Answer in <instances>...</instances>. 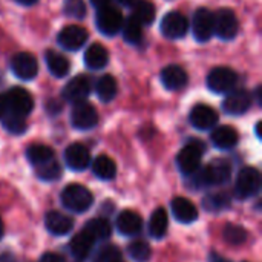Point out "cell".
I'll list each match as a JSON object with an SVG mask.
<instances>
[{
	"label": "cell",
	"instance_id": "obj_1",
	"mask_svg": "<svg viewBox=\"0 0 262 262\" xmlns=\"http://www.w3.org/2000/svg\"><path fill=\"white\" fill-rule=\"evenodd\" d=\"M232 167L226 160H213L204 169H198L193 175V186L200 187H210V186H221L226 184L230 178Z\"/></svg>",
	"mask_w": 262,
	"mask_h": 262
},
{
	"label": "cell",
	"instance_id": "obj_2",
	"mask_svg": "<svg viewBox=\"0 0 262 262\" xmlns=\"http://www.w3.org/2000/svg\"><path fill=\"white\" fill-rule=\"evenodd\" d=\"M61 204L74 213H83L94 204V195L81 184H69L61 192Z\"/></svg>",
	"mask_w": 262,
	"mask_h": 262
},
{
	"label": "cell",
	"instance_id": "obj_3",
	"mask_svg": "<svg viewBox=\"0 0 262 262\" xmlns=\"http://www.w3.org/2000/svg\"><path fill=\"white\" fill-rule=\"evenodd\" d=\"M203 154H204L203 143L193 140L189 144H186L177 155V164H178V169L181 170V173L186 177L193 175L201 166Z\"/></svg>",
	"mask_w": 262,
	"mask_h": 262
},
{
	"label": "cell",
	"instance_id": "obj_4",
	"mask_svg": "<svg viewBox=\"0 0 262 262\" xmlns=\"http://www.w3.org/2000/svg\"><path fill=\"white\" fill-rule=\"evenodd\" d=\"M261 189V173L255 167H244L239 170L236 183H235V192L236 196L241 200H249L255 195H258Z\"/></svg>",
	"mask_w": 262,
	"mask_h": 262
},
{
	"label": "cell",
	"instance_id": "obj_5",
	"mask_svg": "<svg viewBox=\"0 0 262 262\" xmlns=\"http://www.w3.org/2000/svg\"><path fill=\"white\" fill-rule=\"evenodd\" d=\"M95 21H97V28L101 34L112 37L121 31L124 18H123V14L118 8L107 5V6L98 8Z\"/></svg>",
	"mask_w": 262,
	"mask_h": 262
},
{
	"label": "cell",
	"instance_id": "obj_6",
	"mask_svg": "<svg viewBox=\"0 0 262 262\" xmlns=\"http://www.w3.org/2000/svg\"><path fill=\"white\" fill-rule=\"evenodd\" d=\"M239 31V21L235 12L229 8H223L213 14V34L221 40H233Z\"/></svg>",
	"mask_w": 262,
	"mask_h": 262
},
{
	"label": "cell",
	"instance_id": "obj_7",
	"mask_svg": "<svg viewBox=\"0 0 262 262\" xmlns=\"http://www.w3.org/2000/svg\"><path fill=\"white\" fill-rule=\"evenodd\" d=\"M3 97L6 101L8 112H11V114H15L18 117H26L34 109V98L23 88H18V86L11 88Z\"/></svg>",
	"mask_w": 262,
	"mask_h": 262
},
{
	"label": "cell",
	"instance_id": "obj_8",
	"mask_svg": "<svg viewBox=\"0 0 262 262\" xmlns=\"http://www.w3.org/2000/svg\"><path fill=\"white\" fill-rule=\"evenodd\" d=\"M236 81H238V74L226 66H218L212 69L210 74L207 75V86L210 88V91L216 94L230 92L235 88Z\"/></svg>",
	"mask_w": 262,
	"mask_h": 262
},
{
	"label": "cell",
	"instance_id": "obj_9",
	"mask_svg": "<svg viewBox=\"0 0 262 262\" xmlns=\"http://www.w3.org/2000/svg\"><path fill=\"white\" fill-rule=\"evenodd\" d=\"M189 31V20L184 14L178 11L167 12L161 20V32L170 40L183 38Z\"/></svg>",
	"mask_w": 262,
	"mask_h": 262
},
{
	"label": "cell",
	"instance_id": "obj_10",
	"mask_svg": "<svg viewBox=\"0 0 262 262\" xmlns=\"http://www.w3.org/2000/svg\"><path fill=\"white\" fill-rule=\"evenodd\" d=\"M71 121H72V126L75 129L89 130V129H94L97 126L98 112L92 104H89L86 101L75 103V106L72 109V114H71Z\"/></svg>",
	"mask_w": 262,
	"mask_h": 262
},
{
	"label": "cell",
	"instance_id": "obj_11",
	"mask_svg": "<svg viewBox=\"0 0 262 262\" xmlns=\"http://www.w3.org/2000/svg\"><path fill=\"white\" fill-rule=\"evenodd\" d=\"M88 31L80 25H68L58 32V45L68 51H77L88 41Z\"/></svg>",
	"mask_w": 262,
	"mask_h": 262
},
{
	"label": "cell",
	"instance_id": "obj_12",
	"mask_svg": "<svg viewBox=\"0 0 262 262\" xmlns=\"http://www.w3.org/2000/svg\"><path fill=\"white\" fill-rule=\"evenodd\" d=\"M11 69L20 80H32L38 72V63L32 54L17 52L11 60Z\"/></svg>",
	"mask_w": 262,
	"mask_h": 262
},
{
	"label": "cell",
	"instance_id": "obj_13",
	"mask_svg": "<svg viewBox=\"0 0 262 262\" xmlns=\"http://www.w3.org/2000/svg\"><path fill=\"white\" fill-rule=\"evenodd\" d=\"M189 120H190V124L195 129L209 130V129H213L216 126L220 117H218V112L212 106L201 103V104H196V106L192 107Z\"/></svg>",
	"mask_w": 262,
	"mask_h": 262
},
{
	"label": "cell",
	"instance_id": "obj_14",
	"mask_svg": "<svg viewBox=\"0 0 262 262\" xmlns=\"http://www.w3.org/2000/svg\"><path fill=\"white\" fill-rule=\"evenodd\" d=\"M192 31L198 41H209L213 37V12L207 8H200L193 15Z\"/></svg>",
	"mask_w": 262,
	"mask_h": 262
},
{
	"label": "cell",
	"instance_id": "obj_15",
	"mask_svg": "<svg viewBox=\"0 0 262 262\" xmlns=\"http://www.w3.org/2000/svg\"><path fill=\"white\" fill-rule=\"evenodd\" d=\"M252 101H253V98L247 91L238 89V91H233V92L227 94V97L223 101V109L229 115H235V117L243 115L250 109Z\"/></svg>",
	"mask_w": 262,
	"mask_h": 262
},
{
	"label": "cell",
	"instance_id": "obj_16",
	"mask_svg": "<svg viewBox=\"0 0 262 262\" xmlns=\"http://www.w3.org/2000/svg\"><path fill=\"white\" fill-rule=\"evenodd\" d=\"M64 163L71 170H84L91 164V154L86 146L80 143H72L64 150Z\"/></svg>",
	"mask_w": 262,
	"mask_h": 262
},
{
	"label": "cell",
	"instance_id": "obj_17",
	"mask_svg": "<svg viewBox=\"0 0 262 262\" xmlns=\"http://www.w3.org/2000/svg\"><path fill=\"white\" fill-rule=\"evenodd\" d=\"M91 92V81L83 77V75H78V77H74L72 80H69L66 83V86L63 88V98L69 103H81L86 100V97L89 95Z\"/></svg>",
	"mask_w": 262,
	"mask_h": 262
},
{
	"label": "cell",
	"instance_id": "obj_18",
	"mask_svg": "<svg viewBox=\"0 0 262 262\" xmlns=\"http://www.w3.org/2000/svg\"><path fill=\"white\" fill-rule=\"evenodd\" d=\"M115 227L124 236H137L143 230V220L134 210H123L117 216Z\"/></svg>",
	"mask_w": 262,
	"mask_h": 262
},
{
	"label": "cell",
	"instance_id": "obj_19",
	"mask_svg": "<svg viewBox=\"0 0 262 262\" xmlns=\"http://www.w3.org/2000/svg\"><path fill=\"white\" fill-rule=\"evenodd\" d=\"M172 213L175 220L181 224H192L198 220V209L196 206L183 196H178L172 201Z\"/></svg>",
	"mask_w": 262,
	"mask_h": 262
},
{
	"label": "cell",
	"instance_id": "obj_20",
	"mask_svg": "<svg viewBox=\"0 0 262 262\" xmlns=\"http://www.w3.org/2000/svg\"><path fill=\"white\" fill-rule=\"evenodd\" d=\"M187 72L178 64H169L161 71V83L169 91L183 89L187 84Z\"/></svg>",
	"mask_w": 262,
	"mask_h": 262
},
{
	"label": "cell",
	"instance_id": "obj_21",
	"mask_svg": "<svg viewBox=\"0 0 262 262\" xmlns=\"http://www.w3.org/2000/svg\"><path fill=\"white\" fill-rule=\"evenodd\" d=\"M45 226L49 233L55 236H64L72 230L74 220L60 212H48L45 216Z\"/></svg>",
	"mask_w": 262,
	"mask_h": 262
},
{
	"label": "cell",
	"instance_id": "obj_22",
	"mask_svg": "<svg viewBox=\"0 0 262 262\" xmlns=\"http://www.w3.org/2000/svg\"><path fill=\"white\" fill-rule=\"evenodd\" d=\"M94 244H95V239L88 232L83 230L71 239L69 250L75 259L83 261V259H88L91 253L94 252Z\"/></svg>",
	"mask_w": 262,
	"mask_h": 262
},
{
	"label": "cell",
	"instance_id": "obj_23",
	"mask_svg": "<svg viewBox=\"0 0 262 262\" xmlns=\"http://www.w3.org/2000/svg\"><path fill=\"white\" fill-rule=\"evenodd\" d=\"M210 140L215 147L221 150H229L238 143V132L232 126H218L212 130Z\"/></svg>",
	"mask_w": 262,
	"mask_h": 262
},
{
	"label": "cell",
	"instance_id": "obj_24",
	"mask_svg": "<svg viewBox=\"0 0 262 262\" xmlns=\"http://www.w3.org/2000/svg\"><path fill=\"white\" fill-rule=\"evenodd\" d=\"M107 61H109V52L100 43H92L84 52V64L92 71L103 69L107 64Z\"/></svg>",
	"mask_w": 262,
	"mask_h": 262
},
{
	"label": "cell",
	"instance_id": "obj_25",
	"mask_svg": "<svg viewBox=\"0 0 262 262\" xmlns=\"http://www.w3.org/2000/svg\"><path fill=\"white\" fill-rule=\"evenodd\" d=\"M45 61H46V66H48L49 72H51L54 77H57V78L66 77V75L69 74V71H71V63H69V60H68L64 55L55 52L54 49L46 51V54H45Z\"/></svg>",
	"mask_w": 262,
	"mask_h": 262
},
{
	"label": "cell",
	"instance_id": "obj_26",
	"mask_svg": "<svg viewBox=\"0 0 262 262\" xmlns=\"http://www.w3.org/2000/svg\"><path fill=\"white\" fill-rule=\"evenodd\" d=\"M167 227H169L167 212L163 207H158L149 220V235L154 239H161L166 236Z\"/></svg>",
	"mask_w": 262,
	"mask_h": 262
},
{
	"label": "cell",
	"instance_id": "obj_27",
	"mask_svg": "<svg viewBox=\"0 0 262 262\" xmlns=\"http://www.w3.org/2000/svg\"><path fill=\"white\" fill-rule=\"evenodd\" d=\"M91 167H92L94 175L98 177L100 180H104V181H109L117 175V166H115L114 160L109 158L107 155H98L92 161Z\"/></svg>",
	"mask_w": 262,
	"mask_h": 262
},
{
	"label": "cell",
	"instance_id": "obj_28",
	"mask_svg": "<svg viewBox=\"0 0 262 262\" xmlns=\"http://www.w3.org/2000/svg\"><path fill=\"white\" fill-rule=\"evenodd\" d=\"M132 11H134V18L138 20L143 26L154 23L155 15H157V9L155 5L149 0H135L132 5Z\"/></svg>",
	"mask_w": 262,
	"mask_h": 262
},
{
	"label": "cell",
	"instance_id": "obj_29",
	"mask_svg": "<svg viewBox=\"0 0 262 262\" xmlns=\"http://www.w3.org/2000/svg\"><path fill=\"white\" fill-rule=\"evenodd\" d=\"M84 232H88L95 241H104V239L111 238L112 227H111L107 220H104V218H94V220L86 223Z\"/></svg>",
	"mask_w": 262,
	"mask_h": 262
},
{
	"label": "cell",
	"instance_id": "obj_30",
	"mask_svg": "<svg viewBox=\"0 0 262 262\" xmlns=\"http://www.w3.org/2000/svg\"><path fill=\"white\" fill-rule=\"evenodd\" d=\"M95 91H97V95H98V98H100L101 101L109 103V101L114 100L115 95H117V91H118V88H117V80H115L112 75L106 74V75H103V77L98 78V81H97V84H95Z\"/></svg>",
	"mask_w": 262,
	"mask_h": 262
},
{
	"label": "cell",
	"instance_id": "obj_31",
	"mask_svg": "<svg viewBox=\"0 0 262 262\" xmlns=\"http://www.w3.org/2000/svg\"><path fill=\"white\" fill-rule=\"evenodd\" d=\"M26 158L32 166H40L54 160V150L45 144H32L26 149Z\"/></svg>",
	"mask_w": 262,
	"mask_h": 262
},
{
	"label": "cell",
	"instance_id": "obj_32",
	"mask_svg": "<svg viewBox=\"0 0 262 262\" xmlns=\"http://www.w3.org/2000/svg\"><path fill=\"white\" fill-rule=\"evenodd\" d=\"M123 37L130 45H140L143 40V25L135 20L134 17H129L126 21H123Z\"/></svg>",
	"mask_w": 262,
	"mask_h": 262
},
{
	"label": "cell",
	"instance_id": "obj_33",
	"mask_svg": "<svg viewBox=\"0 0 262 262\" xmlns=\"http://www.w3.org/2000/svg\"><path fill=\"white\" fill-rule=\"evenodd\" d=\"M127 253L135 262H147L152 256L150 246L146 241H141V239L132 241L129 244V247H127Z\"/></svg>",
	"mask_w": 262,
	"mask_h": 262
},
{
	"label": "cell",
	"instance_id": "obj_34",
	"mask_svg": "<svg viewBox=\"0 0 262 262\" xmlns=\"http://www.w3.org/2000/svg\"><path fill=\"white\" fill-rule=\"evenodd\" d=\"M35 173L43 181H55L61 177V167L55 160H51L48 163L35 166Z\"/></svg>",
	"mask_w": 262,
	"mask_h": 262
},
{
	"label": "cell",
	"instance_id": "obj_35",
	"mask_svg": "<svg viewBox=\"0 0 262 262\" xmlns=\"http://www.w3.org/2000/svg\"><path fill=\"white\" fill-rule=\"evenodd\" d=\"M203 206L207 212H221L229 209L230 198L226 193H210L203 200Z\"/></svg>",
	"mask_w": 262,
	"mask_h": 262
},
{
	"label": "cell",
	"instance_id": "obj_36",
	"mask_svg": "<svg viewBox=\"0 0 262 262\" xmlns=\"http://www.w3.org/2000/svg\"><path fill=\"white\" fill-rule=\"evenodd\" d=\"M2 120H3V127H5L8 132H11V134H14V135H21V134L26 132L28 124H26V121H25V117H18V115H15V114L8 112Z\"/></svg>",
	"mask_w": 262,
	"mask_h": 262
},
{
	"label": "cell",
	"instance_id": "obj_37",
	"mask_svg": "<svg viewBox=\"0 0 262 262\" xmlns=\"http://www.w3.org/2000/svg\"><path fill=\"white\" fill-rule=\"evenodd\" d=\"M223 236L227 243L233 244V246H238V244H243L246 243L247 239V230L241 226H235V224H227L223 230Z\"/></svg>",
	"mask_w": 262,
	"mask_h": 262
},
{
	"label": "cell",
	"instance_id": "obj_38",
	"mask_svg": "<svg viewBox=\"0 0 262 262\" xmlns=\"http://www.w3.org/2000/svg\"><path fill=\"white\" fill-rule=\"evenodd\" d=\"M120 259H121L120 249L114 244H106L95 253L92 262H118Z\"/></svg>",
	"mask_w": 262,
	"mask_h": 262
},
{
	"label": "cell",
	"instance_id": "obj_39",
	"mask_svg": "<svg viewBox=\"0 0 262 262\" xmlns=\"http://www.w3.org/2000/svg\"><path fill=\"white\" fill-rule=\"evenodd\" d=\"M63 11L68 17L83 18L86 15V3L84 0H64Z\"/></svg>",
	"mask_w": 262,
	"mask_h": 262
},
{
	"label": "cell",
	"instance_id": "obj_40",
	"mask_svg": "<svg viewBox=\"0 0 262 262\" xmlns=\"http://www.w3.org/2000/svg\"><path fill=\"white\" fill-rule=\"evenodd\" d=\"M40 262H66V259L61 256V255H57V253H45Z\"/></svg>",
	"mask_w": 262,
	"mask_h": 262
},
{
	"label": "cell",
	"instance_id": "obj_41",
	"mask_svg": "<svg viewBox=\"0 0 262 262\" xmlns=\"http://www.w3.org/2000/svg\"><path fill=\"white\" fill-rule=\"evenodd\" d=\"M209 262H230V261H229V259H226L224 256L218 255L216 252H212V253L209 255Z\"/></svg>",
	"mask_w": 262,
	"mask_h": 262
},
{
	"label": "cell",
	"instance_id": "obj_42",
	"mask_svg": "<svg viewBox=\"0 0 262 262\" xmlns=\"http://www.w3.org/2000/svg\"><path fill=\"white\" fill-rule=\"evenodd\" d=\"M8 114V107H6V101H5V97L0 95V120Z\"/></svg>",
	"mask_w": 262,
	"mask_h": 262
},
{
	"label": "cell",
	"instance_id": "obj_43",
	"mask_svg": "<svg viewBox=\"0 0 262 262\" xmlns=\"http://www.w3.org/2000/svg\"><path fill=\"white\" fill-rule=\"evenodd\" d=\"M91 3L98 9V8H103V6L111 5V0H91Z\"/></svg>",
	"mask_w": 262,
	"mask_h": 262
},
{
	"label": "cell",
	"instance_id": "obj_44",
	"mask_svg": "<svg viewBox=\"0 0 262 262\" xmlns=\"http://www.w3.org/2000/svg\"><path fill=\"white\" fill-rule=\"evenodd\" d=\"M0 262H15V258L11 253H3L0 255Z\"/></svg>",
	"mask_w": 262,
	"mask_h": 262
},
{
	"label": "cell",
	"instance_id": "obj_45",
	"mask_svg": "<svg viewBox=\"0 0 262 262\" xmlns=\"http://www.w3.org/2000/svg\"><path fill=\"white\" fill-rule=\"evenodd\" d=\"M115 2L120 3V5H123V6H132L135 0H115Z\"/></svg>",
	"mask_w": 262,
	"mask_h": 262
},
{
	"label": "cell",
	"instance_id": "obj_46",
	"mask_svg": "<svg viewBox=\"0 0 262 262\" xmlns=\"http://www.w3.org/2000/svg\"><path fill=\"white\" fill-rule=\"evenodd\" d=\"M17 3H20V5H25V6H29V5H34L37 0H15Z\"/></svg>",
	"mask_w": 262,
	"mask_h": 262
},
{
	"label": "cell",
	"instance_id": "obj_47",
	"mask_svg": "<svg viewBox=\"0 0 262 262\" xmlns=\"http://www.w3.org/2000/svg\"><path fill=\"white\" fill-rule=\"evenodd\" d=\"M3 233H5V227H3V223H2V220H0V239H2V236H3Z\"/></svg>",
	"mask_w": 262,
	"mask_h": 262
},
{
	"label": "cell",
	"instance_id": "obj_48",
	"mask_svg": "<svg viewBox=\"0 0 262 262\" xmlns=\"http://www.w3.org/2000/svg\"><path fill=\"white\" fill-rule=\"evenodd\" d=\"M118 262H121V261H118Z\"/></svg>",
	"mask_w": 262,
	"mask_h": 262
}]
</instances>
